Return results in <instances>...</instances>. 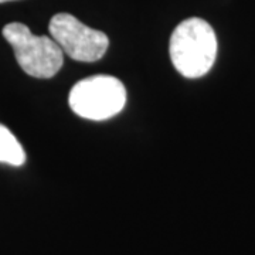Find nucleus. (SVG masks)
I'll return each instance as SVG.
<instances>
[{
	"label": "nucleus",
	"instance_id": "obj_1",
	"mask_svg": "<svg viewBox=\"0 0 255 255\" xmlns=\"http://www.w3.org/2000/svg\"><path fill=\"white\" fill-rule=\"evenodd\" d=\"M169 54L173 67L186 78H199L209 73L217 57V37L206 20L191 17L174 28Z\"/></svg>",
	"mask_w": 255,
	"mask_h": 255
},
{
	"label": "nucleus",
	"instance_id": "obj_2",
	"mask_svg": "<svg viewBox=\"0 0 255 255\" xmlns=\"http://www.w3.org/2000/svg\"><path fill=\"white\" fill-rule=\"evenodd\" d=\"M1 33L13 47L18 65L26 74L34 78H51L61 70L63 50L53 38L34 36L23 23H9Z\"/></svg>",
	"mask_w": 255,
	"mask_h": 255
},
{
	"label": "nucleus",
	"instance_id": "obj_3",
	"mask_svg": "<svg viewBox=\"0 0 255 255\" xmlns=\"http://www.w3.org/2000/svg\"><path fill=\"white\" fill-rule=\"evenodd\" d=\"M70 108L78 117L105 121L118 115L127 104V90L118 78L92 75L78 81L70 91Z\"/></svg>",
	"mask_w": 255,
	"mask_h": 255
},
{
	"label": "nucleus",
	"instance_id": "obj_4",
	"mask_svg": "<svg viewBox=\"0 0 255 255\" xmlns=\"http://www.w3.org/2000/svg\"><path fill=\"white\" fill-rule=\"evenodd\" d=\"M51 38L63 53L80 63L101 60L110 46V38L100 30L88 27L68 13H58L50 20Z\"/></svg>",
	"mask_w": 255,
	"mask_h": 255
},
{
	"label": "nucleus",
	"instance_id": "obj_5",
	"mask_svg": "<svg viewBox=\"0 0 255 255\" xmlns=\"http://www.w3.org/2000/svg\"><path fill=\"white\" fill-rule=\"evenodd\" d=\"M0 162L21 166L26 162V153L16 136L7 128L0 124Z\"/></svg>",
	"mask_w": 255,
	"mask_h": 255
},
{
	"label": "nucleus",
	"instance_id": "obj_6",
	"mask_svg": "<svg viewBox=\"0 0 255 255\" xmlns=\"http://www.w3.org/2000/svg\"><path fill=\"white\" fill-rule=\"evenodd\" d=\"M6 1H13V0H0V3H6Z\"/></svg>",
	"mask_w": 255,
	"mask_h": 255
}]
</instances>
